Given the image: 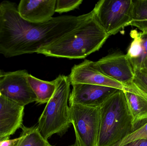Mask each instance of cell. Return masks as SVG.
<instances>
[{"instance_id": "13", "label": "cell", "mask_w": 147, "mask_h": 146, "mask_svg": "<svg viewBox=\"0 0 147 146\" xmlns=\"http://www.w3.org/2000/svg\"><path fill=\"white\" fill-rule=\"evenodd\" d=\"M28 83L36 97V104L47 103L55 92L56 88L55 80L51 81L41 80L29 74L27 76Z\"/></svg>"}, {"instance_id": "21", "label": "cell", "mask_w": 147, "mask_h": 146, "mask_svg": "<svg viewBox=\"0 0 147 146\" xmlns=\"http://www.w3.org/2000/svg\"><path fill=\"white\" fill-rule=\"evenodd\" d=\"M124 146H147V139L138 140Z\"/></svg>"}, {"instance_id": "3", "label": "cell", "mask_w": 147, "mask_h": 146, "mask_svg": "<svg viewBox=\"0 0 147 146\" xmlns=\"http://www.w3.org/2000/svg\"><path fill=\"white\" fill-rule=\"evenodd\" d=\"M55 81V92L47 103L37 126L40 133L47 140L54 134L64 135L71 124L68 105L70 94L69 79V76L59 75Z\"/></svg>"}, {"instance_id": "6", "label": "cell", "mask_w": 147, "mask_h": 146, "mask_svg": "<svg viewBox=\"0 0 147 146\" xmlns=\"http://www.w3.org/2000/svg\"><path fill=\"white\" fill-rule=\"evenodd\" d=\"M28 75L26 70L3 73L0 81V93L23 107L36 102V96L28 81Z\"/></svg>"}, {"instance_id": "5", "label": "cell", "mask_w": 147, "mask_h": 146, "mask_svg": "<svg viewBox=\"0 0 147 146\" xmlns=\"http://www.w3.org/2000/svg\"><path fill=\"white\" fill-rule=\"evenodd\" d=\"M71 123L80 146H98L100 107L69 105Z\"/></svg>"}, {"instance_id": "7", "label": "cell", "mask_w": 147, "mask_h": 146, "mask_svg": "<svg viewBox=\"0 0 147 146\" xmlns=\"http://www.w3.org/2000/svg\"><path fill=\"white\" fill-rule=\"evenodd\" d=\"M101 72L128 88L133 85L134 71L126 55L113 52L95 62Z\"/></svg>"}, {"instance_id": "27", "label": "cell", "mask_w": 147, "mask_h": 146, "mask_svg": "<svg viewBox=\"0 0 147 146\" xmlns=\"http://www.w3.org/2000/svg\"></svg>"}, {"instance_id": "11", "label": "cell", "mask_w": 147, "mask_h": 146, "mask_svg": "<svg viewBox=\"0 0 147 146\" xmlns=\"http://www.w3.org/2000/svg\"><path fill=\"white\" fill-rule=\"evenodd\" d=\"M56 0H22L17 9L25 20L32 23H44L51 20L55 13Z\"/></svg>"}, {"instance_id": "18", "label": "cell", "mask_w": 147, "mask_h": 146, "mask_svg": "<svg viewBox=\"0 0 147 146\" xmlns=\"http://www.w3.org/2000/svg\"><path fill=\"white\" fill-rule=\"evenodd\" d=\"M131 88L138 91L147 98V74L139 70H134V76Z\"/></svg>"}, {"instance_id": "10", "label": "cell", "mask_w": 147, "mask_h": 146, "mask_svg": "<svg viewBox=\"0 0 147 146\" xmlns=\"http://www.w3.org/2000/svg\"><path fill=\"white\" fill-rule=\"evenodd\" d=\"M24 107L0 93V142L9 139L11 135L22 127Z\"/></svg>"}, {"instance_id": "2", "label": "cell", "mask_w": 147, "mask_h": 146, "mask_svg": "<svg viewBox=\"0 0 147 146\" xmlns=\"http://www.w3.org/2000/svg\"><path fill=\"white\" fill-rule=\"evenodd\" d=\"M124 91L117 90L100 107L98 146H113L134 131Z\"/></svg>"}, {"instance_id": "19", "label": "cell", "mask_w": 147, "mask_h": 146, "mask_svg": "<svg viewBox=\"0 0 147 146\" xmlns=\"http://www.w3.org/2000/svg\"><path fill=\"white\" fill-rule=\"evenodd\" d=\"M82 0H57L56 1L55 12L62 13L77 8L82 3Z\"/></svg>"}, {"instance_id": "15", "label": "cell", "mask_w": 147, "mask_h": 146, "mask_svg": "<svg viewBox=\"0 0 147 146\" xmlns=\"http://www.w3.org/2000/svg\"><path fill=\"white\" fill-rule=\"evenodd\" d=\"M133 1L132 19L129 26L135 27L147 35V0Z\"/></svg>"}, {"instance_id": "17", "label": "cell", "mask_w": 147, "mask_h": 146, "mask_svg": "<svg viewBox=\"0 0 147 146\" xmlns=\"http://www.w3.org/2000/svg\"><path fill=\"white\" fill-rule=\"evenodd\" d=\"M143 139H147V122L139 128L135 129L113 146H124L135 141Z\"/></svg>"}, {"instance_id": "25", "label": "cell", "mask_w": 147, "mask_h": 146, "mask_svg": "<svg viewBox=\"0 0 147 146\" xmlns=\"http://www.w3.org/2000/svg\"><path fill=\"white\" fill-rule=\"evenodd\" d=\"M1 9L0 7V25H1Z\"/></svg>"}, {"instance_id": "16", "label": "cell", "mask_w": 147, "mask_h": 146, "mask_svg": "<svg viewBox=\"0 0 147 146\" xmlns=\"http://www.w3.org/2000/svg\"><path fill=\"white\" fill-rule=\"evenodd\" d=\"M130 35L133 40L126 55L132 65L140 58L142 54L143 34L142 32L134 30L131 31Z\"/></svg>"}, {"instance_id": "26", "label": "cell", "mask_w": 147, "mask_h": 146, "mask_svg": "<svg viewBox=\"0 0 147 146\" xmlns=\"http://www.w3.org/2000/svg\"><path fill=\"white\" fill-rule=\"evenodd\" d=\"M53 146V145H50V146Z\"/></svg>"}, {"instance_id": "14", "label": "cell", "mask_w": 147, "mask_h": 146, "mask_svg": "<svg viewBox=\"0 0 147 146\" xmlns=\"http://www.w3.org/2000/svg\"><path fill=\"white\" fill-rule=\"evenodd\" d=\"M22 131L13 146H49L51 144L41 136L37 126H22Z\"/></svg>"}, {"instance_id": "23", "label": "cell", "mask_w": 147, "mask_h": 146, "mask_svg": "<svg viewBox=\"0 0 147 146\" xmlns=\"http://www.w3.org/2000/svg\"><path fill=\"white\" fill-rule=\"evenodd\" d=\"M69 146H80V145L78 141L77 140V139H76L75 140V143H74V144Z\"/></svg>"}, {"instance_id": "8", "label": "cell", "mask_w": 147, "mask_h": 146, "mask_svg": "<svg viewBox=\"0 0 147 146\" xmlns=\"http://www.w3.org/2000/svg\"><path fill=\"white\" fill-rule=\"evenodd\" d=\"M71 84H84L112 87L123 91L129 88L103 74L95 62L85 60L74 65L69 76Z\"/></svg>"}, {"instance_id": "20", "label": "cell", "mask_w": 147, "mask_h": 146, "mask_svg": "<svg viewBox=\"0 0 147 146\" xmlns=\"http://www.w3.org/2000/svg\"><path fill=\"white\" fill-rule=\"evenodd\" d=\"M139 70L147 74V53L144 58L139 63L137 67L134 69V70Z\"/></svg>"}, {"instance_id": "9", "label": "cell", "mask_w": 147, "mask_h": 146, "mask_svg": "<svg viewBox=\"0 0 147 146\" xmlns=\"http://www.w3.org/2000/svg\"><path fill=\"white\" fill-rule=\"evenodd\" d=\"M72 90L69 98V105L100 107L118 89L102 86L84 84L71 85Z\"/></svg>"}, {"instance_id": "22", "label": "cell", "mask_w": 147, "mask_h": 146, "mask_svg": "<svg viewBox=\"0 0 147 146\" xmlns=\"http://www.w3.org/2000/svg\"><path fill=\"white\" fill-rule=\"evenodd\" d=\"M18 139V138L3 141L0 142V146H13Z\"/></svg>"}, {"instance_id": "24", "label": "cell", "mask_w": 147, "mask_h": 146, "mask_svg": "<svg viewBox=\"0 0 147 146\" xmlns=\"http://www.w3.org/2000/svg\"><path fill=\"white\" fill-rule=\"evenodd\" d=\"M3 73H2L1 71L0 70V81L1 79L2 78L3 76Z\"/></svg>"}, {"instance_id": "1", "label": "cell", "mask_w": 147, "mask_h": 146, "mask_svg": "<svg viewBox=\"0 0 147 146\" xmlns=\"http://www.w3.org/2000/svg\"><path fill=\"white\" fill-rule=\"evenodd\" d=\"M109 37L94 14L90 19L65 36L42 47L37 53L47 57L83 59L98 51Z\"/></svg>"}, {"instance_id": "12", "label": "cell", "mask_w": 147, "mask_h": 146, "mask_svg": "<svg viewBox=\"0 0 147 146\" xmlns=\"http://www.w3.org/2000/svg\"><path fill=\"white\" fill-rule=\"evenodd\" d=\"M129 110L132 117L133 129L137 124L147 120V98L138 93L132 88L124 91Z\"/></svg>"}, {"instance_id": "4", "label": "cell", "mask_w": 147, "mask_h": 146, "mask_svg": "<svg viewBox=\"0 0 147 146\" xmlns=\"http://www.w3.org/2000/svg\"><path fill=\"white\" fill-rule=\"evenodd\" d=\"M133 7V0H101L92 10L96 19L110 37L129 25Z\"/></svg>"}]
</instances>
